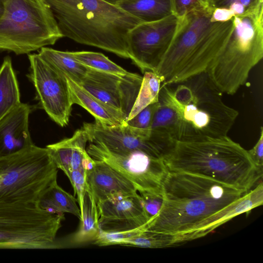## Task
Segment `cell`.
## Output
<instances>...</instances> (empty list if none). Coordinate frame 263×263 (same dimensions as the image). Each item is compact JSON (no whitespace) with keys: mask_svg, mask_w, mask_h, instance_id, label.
Segmentation results:
<instances>
[{"mask_svg":"<svg viewBox=\"0 0 263 263\" xmlns=\"http://www.w3.org/2000/svg\"><path fill=\"white\" fill-rule=\"evenodd\" d=\"M67 78L73 104L82 106L93 116L95 120L103 124L116 126L126 123V118L122 112L99 99L70 79Z\"/></svg>","mask_w":263,"mask_h":263,"instance_id":"cell-19","label":"cell"},{"mask_svg":"<svg viewBox=\"0 0 263 263\" xmlns=\"http://www.w3.org/2000/svg\"><path fill=\"white\" fill-rule=\"evenodd\" d=\"M88 138L82 127L71 138L46 146L57 168L68 177L74 170L83 169L85 158L88 156L85 148Z\"/></svg>","mask_w":263,"mask_h":263,"instance_id":"cell-18","label":"cell"},{"mask_svg":"<svg viewBox=\"0 0 263 263\" xmlns=\"http://www.w3.org/2000/svg\"><path fill=\"white\" fill-rule=\"evenodd\" d=\"M30 105L21 103L0 119V160L33 145L29 130Z\"/></svg>","mask_w":263,"mask_h":263,"instance_id":"cell-16","label":"cell"},{"mask_svg":"<svg viewBox=\"0 0 263 263\" xmlns=\"http://www.w3.org/2000/svg\"><path fill=\"white\" fill-rule=\"evenodd\" d=\"M29 72L40 105L61 127L69 122L73 104L67 77L44 61L38 54H28Z\"/></svg>","mask_w":263,"mask_h":263,"instance_id":"cell-12","label":"cell"},{"mask_svg":"<svg viewBox=\"0 0 263 263\" xmlns=\"http://www.w3.org/2000/svg\"><path fill=\"white\" fill-rule=\"evenodd\" d=\"M172 14L178 19L193 10L209 6V0H170Z\"/></svg>","mask_w":263,"mask_h":263,"instance_id":"cell-32","label":"cell"},{"mask_svg":"<svg viewBox=\"0 0 263 263\" xmlns=\"http://www.w3.org/2000/svg\"><path fill=\"white\" fill-rule=\"evenodd\" d=\"M63 37L129 59L127 36L142 23L102 0H44Z\"/></svg>","mask_w":263,"mask_h":263,"instance_id":"cell-5","label":"cell"},{"mask_svg":"<svg viewBox=\"0 0 263 263\" xmlns=\"http://www.w3.org/2000/svg\"><path fill=\"white\" fill-rule=\"evenodd\" d=\"M107 3L114 5H117V4L123 0H102Z\"/></svg>","mask_w":263,"mask_h":263,"instance_id":"cell-37","label":"cell"},{"mask_svg":"<svg viewBox=\"0 0 263 263\" xmlns=\"http://www.w3.org/2000/svg\"><path fill=\"white\" fill-rule=\"evenodd\" d=\"M117 6L142 23L159 21L173 14L170 0H123Z\"/></svg>","mask_w":263,"mask_h":263,"instance_id":"cell-23","label":"cell"},{"mask_svg":"<svg viewBox=\"0 0 263 263\" xmlns=\"http://www.w3.org/2000/svg\"><path fill=\"white\" fill-rule=\"evenodd\" d=\"M38 54L57 71L80 85L89 68L79 62L71 52L44 47Z\"/></svg>","mask_w":263,"mask_h":263,"instance_id":"cell-22","label":"cell"},{"mask_svg":"<svg viewBox=\"0 0 263 263\" xmlns=\"http://www.w3.org/2000/svg\"><path fill=\"white\" fill-rule=\"evenodd\" d=\"M4 0H0V15L2 13L4 10Z\"/></svg>","mask_w":263,"mask_h":263,"instance_id":"cell-38","label":"cell"},{"mask_svg":"<svg viewBox=\"0 0 263 263\" xmlns=\"http://www.w3.org/2000/svg\"><path fill=\"white\" fill-rule=\"evenodd\" d=\"M140 195L145 214L151 221L157 215L162 206L163 203L162 193L155 194L144 192L140 193Z\"/></svg>","mask_w":263,"mask_h":263,"instance_id":"cell-34","label":"cell"},{"mask_svg":"<svg viewBox=\"0 0 263 263\" xmlns=\"http://www.w3.org/2000/svg\"><path fill=\"white\" fill-rule=\"evenodd\" d=\"M81 219L78 231L73 241L76 243L93 241L99 233V215L97 204L90 191H86L83 196Z\"/></svg>","mask_w":263,"mask_h":263,"instance_id":"cell-25","label":"cell"},{"mask_svg":"<svg viewBox=\"0 0 263 263\" xmlns=\"http://www.w3.org/2000/svg\"><path fill=\"white\" fill-rule=\"evenodd\" d=\"M178 18L172 14L162 20L141 23L128 32L129 59L142 72H155L176 32Z\"/></svg>","mask_w":263,"mask_h":263,"instance_id":"cell-13","label":"cell"},{"mask_svg":"<svg viewBox=\"0 0 263 263\" xmlns=\"http://www.w3.org/2000/svg\"><path fill=\"white\" fill-rule=\"evenodd\" d=\"M263 203L262 182L245 193L240 198L204 218L189 230L177 234L180 245L203 237L214 230L234 218Z\"/></svg>","mask_w":263,"mask_h":263,"instance_id":"cell-15","label":"cell"},{"mask_svg":"<svg viewBox=\"0 0 263 263\" xmlns=\"http://www.w3.org/2000/svg\"><path fill=\"white\" fill-rule=\"evenodd\" d=\"M97 204L99 218L123 219L146 216L138 193L115 195Z\"/></svg>","mask_w":263,"mask_h":263,"instance_id":"cell-20","label":"cell"},{"mask_svg":"<svg viewBox=\"0 0 263 263\" xmlns=\"http://www.w3.org/2000/svg\"><path fill=\"white\" fill-rule=\"evenodd\" d=\"M64 219V214L44 211L36 203L0 201V248H57Z\"/></svg>","mask_w":263,"mask_h":263,"instance_id":"cell-9","label":"cell"},{"mask_svg":"<svg viewBox=\"0 0 263 263\" xmlns=\"http://www.w3.org/2000/svg\"><path fill=\"white\" fill-rule=\"evenodd\" d=\"M222 95L207 72L161 86L158 101L167 104L174 114V139L228 136L239 113L223 102Z\"/></svg>","mask_w":263,"mask_h":263,"instance_id":"cell-1","label":"cell"},{"mask_svg":"<svg viewBox=\"0 0 263 263\" xmlns=\"http://www.w3.org/2000/svg\"><path fill=\"white\" fill-rule=\"evenodd\" d=\"M44 0H4L0 15V50L28 54L63 37Z\"/></svg>","mask_w":263,"mask_h":263,"instance_id":"cell-7","label":"cell"},{"mask_svg":"<svg viewBox=\"0 0 263 263\" xmlns=\"http://www.w3.org/2000/svg\"><path fill=\"white\" fill-rule=\"evenodd\" d=\"M86 151L93 159L105 162L127 178L140 193L162 194L168 172L163 160L140 151H114L90 142Z\"/></svg>","mask_w":263,"mask_h":263,"instance_id":"cell-11","label":"cell"},{"mask_svg":"<svg viewBox=\"0 0 263 263\" xmlns=\"http://www.w3.org/2000/svg\"><path fill=\"white\" fill-rule=\"evenodd\" d=\"M161 85V79L155 72L146 71L143 73L140 90L127 121L148 105L158 101Z\"/></svg>","mask_w":263,"mask_h":263,"instance_id":"cell-27","label":"cell"},{"mask_svg":"<svg viewBox=\"0 0 263 263\" xmlns=\"http://www.w3.org/2000/svg\"><path fill=\"white\" fill-rule=\"evenodd\" d=\"M71 53L76 60L89 68L120 75L129 72L101 53L82 51L71 52Z\"/></svg>","mask_w":263,"mask_h":263,"instance_id":"cell-29","label":"cell"},{"mask_svg":"<svg viewBox=\"0 0 263 263\" xmlns=\"http://www.w3.org/2000/svg\"><path fill=\"white\" fill-rule=\"evenodd\" d=\"M248 155L256 167L263 171V128L260 127V137L255 145L247 151Z\"/></svg>","mask_w":263,"mask_h":263,"instance_id":"cell-36","label":"cell"},{"mask_svg":"<svg viewBox=\"0 0 263 263\" xmlns=\"http://www.w3.org/2000/svg\"><path fill=\"white\" fill-rule=\"evenodd\" d=\"M143 229L144 226L126 231L107 232L100 231L97 237L93 241V244L98 246L121 245L124 241L135 236Z\"/></svg>","mask_w":263,"mask_h":263,"instance_id":"cell-31","label":"cell"},{"mask_svg":"<svg viewBox=\"0 0 263 263\" xmlns=\"http://www.w3.org/2000/svg\"><path fill=\"white\" fill-rule=\"evenodd\" d=\"M49 149L34 144L0 160V201L36 203L57 179Z\"/></svg>","mask_w":263,"mask_h":263,"instance_id":"cell-8","label":"cell"},{"mask_svg":"<svg viewBox=\"0 0 263 263\" xmlns=\"http://www.w3.org/2000/svg\"><path fill=\"white\" fill-rule=\"evenodd\" d=\"M86 172L83 169L73 171L68 179L73 188L74 195H77V200L80 211L82 208L83 196L88 189L86 179Z\"/></svg>","mask_w":263,"mask_h":263,"instance_id":"cell-35","label":"cell"},{"mask_svg":"<svg viewBox=\"0 0 263 263\" xmlns=\"http://www.w3.org/2000/svg\"><path fill=\"white\" fill-rule=\"evenodd\" d=\"M88 141L118 152L140 151L163 161L176 140L167 132L157 129H140L128 124L108 126L95 120L83 123Z\"/></svg>","mask_w":263,"mask_h":263,"instance_id":"cell-10","label":"cell"},{"mask_svg":"<svg viewBox=\"0 0 263 263\" xmlns=\"http://www.w3.org/2000/svg\"><path fill=\"white\" fill-rule=\"evenodd\" d=\"M233 29L207 72L222 93L235 94L263 57V5L233 17Z\"/></svg>","mask_w":263,"mask_h":263,"instance_id":"cell-6","label":"cell"},{"mask_svg":"<svg viewBox=\"0 0 263 263\" xmlns=\"http://www.w3.org/2000/svg\"><path fill=\"white\" fill-rule=\"evenodd\" d=\"M164 161L169 172L200 176L245 193L262 177L247 150L228 136L176 140Z\"/></svg>","mask_w":263,"mask_h":263,"instance_id":"cell-4","label":"cell"},{"mask_svg":"<svg viewBox=\"0 0 263 263\" xmlns=\"http://www.w3.org/2000/svg\"><path fill=\"white\" fill-rule=\"evenodd\" d=\"M95 161L93 167L86 173V179L97 204L115 195L138 193L134 184L120 173L103 161Z\"/></svg>","mask_w":263,"mask_h":263,"instance_id":"cell-17","label":"cell"},{"mask_svg":"<svg viewBox=\"0 0 263 263\" xmlns=\"http://www.w3.org/2000/svg\"><path fill=\"white\" fill-rule=\"evenodd\" d=\"M212 13L209 6L178 19L172 41L155 72L161 86L206 72L221 53L233 31V20L213 22Z\"/></svg>","mask_w":263,"mask_h":263,"instance_id":"cell-3","label":"cell"},{"mask_svg":"<svg viewBox=\"0 0 263 263\" xmlns=\"http://www.w3.org/2000/svg\"><path fill=\"white\" fill-rule=\"evenodd\" d=\"M158 105V102L148 105L132 119L126 121V124L140 129L150 128Z\"/></svg>","mask_w":263,"mask_h":263,"instance_id":"cell-33","label":"cell"},{"mask_svg":"<svg viewBox=\"0 0 263 263\" xmlns=\"http://www.w3.org/2000/svg\"><path fill=\"white\" fill-rule=\"evenodd\" d=\"M262 4L263 0H209L213 22L228 21L235 15L252 12Z\"/></svg>","mask_w":263,"mask_h":263,"instance_id":"cell-26","label":"cell"},{"mask_svg":"<svg viewBox=\"0 0 263 263\" xmlns=\"http://www.w3.org/2000/svg\"><path fill=\"white\" fill-rule=\"evenodd\" d=\"M121 245L146 248H163L179 246L176 234L142 229Z\"/></svg>","mask_w":263,"mask_h":263,"instance_id":"cell-28","label":"cell"},{"mask_svg":"<svg viewBox=\"0 0 263 263\" xmlns=\"http://www.w3.org/2000/svg\"><path fill=\"white\" fill-rule=\"evenodd\" d=\"M20 97L11 59L7 56L0 67V119L21 103Z\"/></svg>","mask_w":263,"mask_h":263,"instance_id":"cell-24","label":"cell"},{"mask_svg":"<svg viewBox=\"0 0 263 263\" xmlns=\"http://www.w3.org/2000/svg\"><path fill=\"white\" fill-rule=\"evenodd\" d=\"M143 76L120 75L89 68L80 85L91 94L122 112L126 118L138 96Z\"/></svg>","mask_w":263,"mask_h":263,"instance_id":"cell-14","label":"cell"},{"mask_svg":"<svg viewBox=\"0 0 263 263\" xmlns=\"http://www.w3.org/2000/svg\"><path fill=\"white\" fill-rule=\"evenodd\" d=\"M77 199L61 188L57 180L52 182L41 194L36 204L41 209L53 213H68L81 219Z\"/></svg>","mask_w":263,"mask_h":263,"instance_id":"cell-21","label":"cell"},{"mask_svg":"<svg viewBox=\"0 0 263 263\" xmlns=\"http://www.w3.org/2000/svg\"><path fill=\"white\" fill-rule=\"evenodd\" d=\"M149 221L146 216L123 219L99 218V227L100 231L107 232L126 231L144 226Z\"/></svg>","mask_w":263,"mask_h":263,"instance_id":"cell-30","label":"cell"},{"mask_svg":"<svg viewBox=\"0 0 263 263\" xmlns=\"http://www.w3.org/2000/svg\"><path fill=\"white\" fill-rule=\"evenodd\" d=\"M162 206L144 228L173 234L189 230L245 194L200 176L169 171L162 184Z\"/></svg>","mask_w":263,"mask_h":263,"instance_id":"cell-2","label":"cell"}]
</instances>
